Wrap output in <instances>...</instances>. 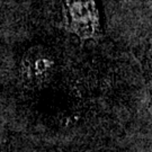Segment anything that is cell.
<instances>
[{"instance_id":"obj_1","label":"cell","mask_w":152,"mask_h":152,"mask_svg":"<svg viewBox=\"0 0 152 152\" xmlns=\"http://www.w3.org/2000/svg\"><path fill=\"white\" fill-rule=\"evenodd\" d=\"M65 29L81 39L100 35V17L95 0H63Z\"/></svg>"}]
</instances>
